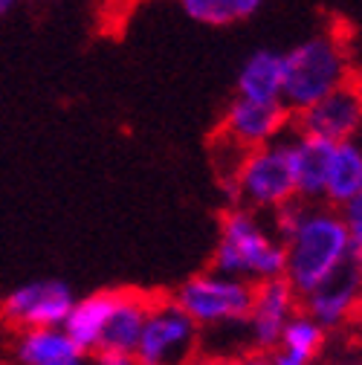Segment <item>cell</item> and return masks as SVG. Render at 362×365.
Wrapping results in <instances>:
<instances>
[{
    "label": "cell",
    "instance_id": "1",
    "mask_svg": "<svg viewBox=\"0 0 362 365\" xmlns=\"http://www.w3.org/2000/svg\"><path fill=\"white\" fill-rule=\"evenodd\" d=\"M284 279L301 299L353 261V241L333 206L304 203L296 226L284 238Z\"/></svg>",
    "mask_w": 362,
    "mask_h": 365
},
{
    "label": "cell",
    "instance_id": "2",
    "mask_svg": "<svg viewBox=\"0 0 362 365\" xmlns=\"http://www.w3.org/2000/svg\"><path fill=\"white\" fill-rule=\"evenodd\" d=\"M284 244L258 217V212L244 206H229L220 217V235L214 244L212 269L223 276L244 279L249 284L284 279Z\"/></svg>",
    "mask_w": 362,
    "mask_h": 365
},
{
    "label": "cell",
    "instance_id": "3",
    "mask_svg": "<svg viewBox=\"0 0 362 365\" xmlns=\"http://www.w3.org/2000/svg\"><path fill=\"white\" fill-rule=\"evenodd\" d=\"M348 81H351V56L342 38L336 32L310 35L284 53L281 105L293 113H301Z\"/></svg>",
    "mask_w": 362,
    "mask_h": 365
},
{
    "label": "cell",
    "instance_id": "4",
    "mask_svg": "<svg viewBox=\"0 0 362 365\" xmlns=\"http://www.w3.org/2000/svg\"><path fill=\"white\" fill-rule=\"evenodd\" d=\"M232 195V206H244L252 212H276L296 200V182L287 157V143L276 140L269 145L244 151L226 180Z\"/></svg>",
    "mask_w": 362,
    "mask_h": 365
},
{
    "label": "cell",
    "instance_id": "5",
    "mask_svg": "<svg viewBox=\"0 0 362 365\" xmlns=\"http://www.w3.org/2000/svg\"><path fill=\"white\" fill-rule=\"evenodd\" d=\"M252 293L255 284L209 269L183 282L171 299L197 328H226L247 325V316L252 310Z\"/></svg>",
    "mask_w": 362,
    "mask_h": 365
},
{
    "label": "cell",
    "instance_id": "6",
    "mask_svg": "<svg viewBox=\"0 0 362 365\" xmlns=\"http://www.w3.org/2000/svg\"><path fill=\"white\" fill-rule=\"evenodd\" d=\"M200 328L177 307L174 299H154L143 336L137 342V365H189L197 359Z\"/></svg>",
    "mask_w": 362,
    "mask_h": 365
},
{
    "label": "cell",
    "instance_id": "7",
    "mask_svg": "<svg viewBox=\"0 0 362 365\" xmlns=\"http://www.w3.org/2000/svg\"><path fill=\"white\" fill-rule=\"evenodd\" d=\"M76 304L70 284L58 279H41L15 287L6 299H0V316L18 325L21 331L32 328H61Z\"/></svg>",
    "mask_w": 362,
    "mask_h": 365
},
{
    "label": "cell",
    "instance_id": "8",
    "mask_svg": "<svg viewBox=\"0 0 362 365\" xmlns=\"http://www.w3.org/2000/svg\"><path fill=\"white\" fill-rule=\"evenodd\" d=\"M296 116L299 133L325 143H353L362 136V90L356 81H348Z\"/></svg>",
    "mask_w": 362,
    "mask_h": 365
},
{
    "label": "cell",
    "instance_id": "9",
    "mask_svg": "<svg viewBox=\"0 0 362 365\" xmlns=\"http://www.w3.org/2000/svg\"><path fill=\"white\" fill-rule=\"evenodd\" d=\"M287 119H290V110L281 102H249L235 96L223 110L220 133L229 145L241 151H252L281 140Z\"/></svg>",
    "mask_w": 362,
    "mask_h": 365
},
{
    "label": "cell",
    "instance_id": "10",
    "mask_svg": "<svg viewBox=\"0 0 362 365\" xmlns=\"http://www.w3.org/2000/svg\"><path fill=\"white\" fill-rule=\"evenodd\" d=\"M299 293L287 279H273L255 284L252 310L247 316V334L252 339V351H276L287 322L299 313Z\"/></svg>",
    "mask_w": 362,
    "mask_h": 365
},
{
    "label": "cell",
    "instance_id": "11",
    "mask_svg": "<svg viewBox=\"0 0 362 365\" xmlns=\"http://www.w3.org/2000/svg\"><path fill=\"white\" fill-rule=\"evenodd\" d=\"M301 304H304L301 313H307L313 322L325 331L348 322V319L362 307V269H359V264L356 261L345 264L328 282H322L316 290L301 296Z\"/></svg>",
    "mask_w": 362,
    "mask_h": 365
},
{
    "label": "cell",
    "instance_id": "12",
    "mask_svg": "<svg viewBox=\"0 0 362 365\" xmlns=\"http://www.w3.org/2000/svg\"><path fill=\"white\" fill-rule=\"evenodd\" d=\"M287 143V157L296 182V200L301 203H325V177H328V157L331 145L307 133H293Z\"/></svg>",
    "mask_w": 362,
    "mask_h": 365
},
{
    "label": "cell",
    "instance_id": "13",
    "mask_svg": "<svg viewBox=\"0 0 362 365\" xmlns=\"http://www.w3.org/2000/svg\"><path fill=\"white\" fill-rule=\"evenodd\" d=\"M151 304H154V299L145 296V293L119 290L116 293V304H113V310L108 316V325L102 331L99 351H125V354L137 351V342L143 336Z\"/></svg>",
    "mask_w": 362,
    "mask_h": 365
},
{
    "label": "cell",
    "instance_id": "14",
    "mask_svg": "<svg viewBox=\"0 0 362 365\" xmlns=\"http://www.w3.org/2000/svg\"><path fill=\"white\" fill-rule=\"evenodd\" d=\"M116 293L119 290H99V293L76 299V304H73V310L64 319L61 328L81 354H96L99 351L102 331H105L108 316L116 304Z\"/></svg>",
    "mask_w": 362,
    "mask_h": 365
},
{
    "label": "cell",
    "instance_id": "15",
    "mask_svg": "<svg viewBox=\"0 0 362 365\" xmlns=\"http://www.w3.org/2000/svg\"><path fill=\"white\" fill-rule=\"evenodd\" d=\"M284 87V53L255 50L238 70L235 96L249 102H281Z\"/></svg>",
    "mask_w": 362,
    "mask_h": 365
},
{
    "label": "cell",
    "instance_id": "16",
    "mask_svg": "<svg viewBox=\"0 0 362 365\" xmlns=\"http://www.w3.org/2000/svg\"><path fill=\"white\" fill-rule=\"evenodd\" d=\"M356 192H362V145L353 143H333L328 157V177H325V206H345Z\"/></svg>",
    "mask_w": 362,
    "mask_h": 365
},
{
    "label": "cell",
    "instance_id": "17",
    "mask_svg": "<svg viewBox=\"0 0 362 365\" xmlns=\"http://www.w3.org/2000/svg\"><path fill=\"white\" fill-rule=\"evenodd\" d=\"M322 342H325V328H319L307 313L299 310L287 322L276 351H269V362L273 365H310L313 356L319 354Z\"/></svg>",
    "mask_w": 362,
    "mask_h": 365
},
{
    "label": "cell",
    "instance_id": "18",
    "mask_svg": "<svg viewBox=\"0 0 362 365\" xmlns=\"http://www.w3.org/2000/svg\"><path fill=\"white\" fill-rule=\"evenodd\" d=\"M70 356H81V351L70 342L64 328H32L21 331L15 342L18 365H53Z\"/></svg>",
    "mask_w": 362,
    "mask_h": 365
},
{
    "label": "cell",
    "instance_id": "19",
    "mask_svg": "<svg viewBox=\"0 0 362 365\" xmlns=\"http://www.w3.org/2000/svg\"><path fill=\"white\" fill-rule=\"evenodd\" d=\"M177 4L203 26H232L255 18L267 0H177Z\"/></svg>",
    "mask_w": 362,
    "mask_h": 365
},
{
    "label": "cell",
    "instance_id": "20",
    "mask_svg": "<svg viewBox=\"0 0 362 365\" xmlns=\"http://www.w3.org/2000/svg\"><path fill=\"white\" fill-rule=\"evenodd\" d=\"M339 217H342L345 226H348L351 241L362 235V192H356L345 206H339Z\"/></svg>",
    "mask_w": 362,
    "mask_h": 365
},
{
    "label": "cell",
    "instance_id": "21",
    "mask_svg": "<svg viewBox=\"0 0 362 365\" xmlns=\"http://www.w3.org/2000/svg\"><path fill=\"white\" fill-rule=\"evenodd\" d=\"M93 365H137V356L125 351H96Z\"/></svg>",
    "mask_w": 362,
    "mask_h": 365
},
{
    "label": "cell",
    "instance_id": "22",
    "mask_svg": "<svg viewBox=\"0 0 362 365\" xmlns=\"http://www.w3.org/2000/svg\"><path fill=\"white\" fill-rule=\"evenodd\" d=\"M226 365H273V362H269L267 351H247V354L235 356L232 362H226Z\"/></svg>",
    "mask_w": 362,
    "mask_h": 365
},
{
    "label": "cell",
    "instance_id": "23",
    "mask_svg": "<svg viewBox=\"0 0 362 365\" xmlns=\"http://www.w3.org/2000/svg\"><path fill=\"white\" fill-rule=\"evenodd\" d=\"M353 261L359 264V269H362V235L359 238H353Z\"/></svg>",
    "mask_w": 362,
    "mask_h": 365
},
{
    "label": "cell",
    "instance_id": "24",
    "mask_svg": "<svg viewBox=\"0 0 362 365\" xmlns=\"http://www.w3.org/2000/svg\"><path fill=\"white\" fill-rule=\"evenodd\" d=\"M189 365H226V362H217L214 356H197V359H192Z\"/></svg>",
    "mask_w": 362,
    "mask_h": 365
},
{
    "label": "cell",
    "instance_id": "25",
    "mask_svg": "<svg viewBox=\"0 0 362 365\" xmlns=\"http://www.w3.org/2000/svg\"><path fill=\"white\" fill-rule=\"evenodd\" d=\"M21 4V0H0V15H6V12H12L15 6Z\"/></svg>",
    "mask_w": 362,
    "mask_h": 365
},
{
    "label": "cell",
    "instance_id": "26",
    "mask_svg": "<svg viewBox=\"0 0 362 365\" xmlns=\"http://www.w3.org/2000/svg\"><path fill=\"white\" fill-rule=\"evenodd\" d=\"M53 365H87V362H84V354H81V356H70V359H61V362H53Z\"/></svg>",
    "mask_w": 362,
    "mask_h": 365
},
{
    "label": "cell",
    "instance_id": "27",
    "mask_svg": "<svg viewBox=\"0 0 362 365\" xmlns=\"http://www.w3.org/2000/svg\"><path fill=\"white\" fill-rule=\"evenodd\" d=\"M356 84H359V90H362V78H359V81H356Z\"/></svg>",
    "mask_w": 362,
    "mask_h": 365
},
{
    "label": "cell",
    "instance_id": "28",
    "mask_svg": "<svg viewBox=\"0 0 362 365\" xmlns=\"http://www.w3.org/2000/svg\"><path fill=\"white\" fill-rule=\"evenodd\" d=\"M359 145H362V136H359Z\"/></svg>",
    "mask_w": 362,
    "mask_h": 365
}]
</instances>
